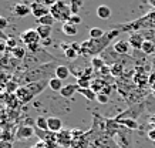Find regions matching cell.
Here are the masks:
<instances>
[{"label": "cell", "mask_w": 155, "mask_h": 148, "mask_svg": "<svg viewBox=\"0 0 155 148\" xmlns=\"http://www.w3.org/2000/svg\"><path fill=\"white\" fill-rule=\"evenodd\" d=\"M0 38H2V40H7V36H6V34L2 31V30H0Z\"/></svg>", "instance_id": "obj_44"}, {"label": "cell", "mask_w": 155, "mask_h": 148, "mask_svg": "<svg viewBox=\"0 0 155 148\" xmlns=\"http://www.w3.org/2000/svg\"><path fill=\"white\" fill-rule=\"evenodd\" d=\"M105 31L103 29H98V27H93V29L90 30V38H100L103 37Z\"/></svg>", "instance_id": "obj_32"}, {"label": "cell", "mask_w": 155, "mask_h": 148, "mask_svg": "<svg viewBox=\"0 0 155 148\" xmlns=\"http://www.w3.org/2000/svg\"><path fill=\"white\" fill-rule=\"evenodd\" d=\"M97 101H98L100 104H107L108 101H110V96H107V94H97Z\"/></svg>", "instance_id": "obj_35"}, {"label": "cell", "mask_w": 155, "mask_h": 148, "mask_svg": "<svg viewBox=\"0 0 155 148\" xmlns=\"http://www.w3.org/2000/svg\"><path fill=\"white\" fill-rule=\"evenodd\" d=\"M20 40L24 46H30V44H36V43H40L41 38L38 36L37 30L36 29H28V30H24L23 33L20 34Z\"/></svg>", "instance_id": "obj_7"}, {"label": "cell", "mask_w": 155, "mask_h": 148, "mask_svg": "<svg viewBox=\"0 0 155 148\" xmlns=\"http://www.w3.org/2000/svg\"><path fill=\"white\" fill-rule=\"evenodd\" d=\"M36 30H37V33L41 40L50 38V34H51V27H50V26H41V24H38Z\"/></svg>", "instance_id": "obj_22"}, {"label": "cell", "mask_w": 155, "mask_h": 148, "mask_svg": "<svg viewBox=\"0 0 155 148\" xmlns=\"http://www.w3.org/2000/svg\"><path fill=\"white\" fill-rule=\"evenodd\" d=\"M50 15L61 23H67L73 13H71L70 5H67L66 2H57L56 5L50 7Z\"/></svg>", "instance_id": "obj_5"}, {"label": "cell", "mask_w": 155, "mask_h": 148, "mask_svg": "<svg viewBox=\"0 0 155 148\" xmlns=\"http://www.w3.org/2000/svg\"><path fill=\"white\" fill-rule=\"evenodd\" d=\"M122 74H124V66H122V63H115V64H111V76L120 78Z\"/></svg>", "instance_id": "obj_25"}, {"label": "cell", "mask_w": 155, "mask_h": 148, "mask_svg": "<svg viewBox=\"0 0 155 148\" xmlns=\"http://www.w3.org/2000/svg\"><path fill=\"white\" fill-rule=\"evenodd\" d=\"M54 21H56V19L51 15H47V16H44V17H41V19H38V24H41V26H50V27H53Z\"/></svg>", "instance_id": "obj_31"}, {"label": "cell", "mask_w": 155, "mask_h": 148, "mask_svg": "<svg viewBox=\"0 0 155 148\" xmlns=\"http://www.w3.org/2000/svg\"><path fill=\"white\" fill-rule=\"evenodd\" d=\"M70 76V68L64 64H58V67L56 68V77L57 78H60L61 81L63 80H67Z\"/></svg>", "instance_id": "obj_19"}, {"label": "cell", "mask_w": 155, "mask_h": 148, "mask_svg": "<svg viewBox=\"0 0 155 148\" xmlns=\"http://www.w3.org/2000/svg\"><path fill=\"white\" fill-rule=\"evenodd\" d=\"M114 29L120 30L121 33H137L140 30H154L155 29V9L150 10L148 13L144 16L138 17V19L128 21V23H122Z\"/></svg>", "instance_id": "obj_3"}, {"label": "cell", "mask_w": 155, "mask_h": 148, "mask_svg": "<svg viewBox=\"0 0 155 148\" xmlns=\"http://www.w3.org/2000/svg\"><path fill=\"white\" fill-rule=\"evenodd\" d=\"M7 53H10V56L13 58L19 60V61H23L24 58H26V56H27V48H24L23 46H16V47L12 48Z\"/></svg>", "instance_id": "obj_15"}, {"label": "cell", "mask_w": 155, "mask_h": 148, "mask_svg": "<svg viewBox=\"0 0 155 148\" xmlns=\"http://www.w3.org/2000/svg\"><path fill=\"white\" fill-rule=\"evenodd\" d=\"M117 121V120H115ZM118 123L124 127V128L130 130V131H132V130H138L140 128V124L137 123V120H132V118H124V120H118Z\"/></svg>", "instance_id": "obj_18"}, {"label": "cell", "mask_w": 155, "mask_h": 148, "mask_svg": "<svg viewBox=\"0 0 155 148\" xmlns=\"http://www.w3.org/2000/svg\"><path fill=\"white\" fill-rule=\"evenodd\" d=\"M144 41H145V38H144V36H142L141 31L131 33L130 34V37H128V43H130V46H131L132 48H135V50H141Z\"/></svg>", "instance_id": "obj_11"}, {"label": "cell", "mask_w": 155, "mask_h": 148, "mask_svg": "<svg viewBox=\"0 0 155 148\" xmlns=\"http://www.w3.org/2000/svg\"><path fill=\"white\" fill-rule=\"evenodd\" d=\"M67 23H70V24H73V26H77V24H80L81 23V17L78 15H73L70 17V20L67 21Z\"/></svg>", "instance_id": "obj_36"}, {"label": "cell", "mask_w": 155, "mask_h": 148, "mask_svg": "<svg viewBox=\"0 0 155 148\" xmlns=\"http://www.w3.org/2000/svg\"><path fill=\"white\" fill-rule=\"evenodd\" d=\"M84 6V0H71L70 2V9L73 15H78V12L81 10V7Z\"/></svg>", "instance_id": "obj_29"}, {"label": "cell", "mask_w": 155, "mask_h": 148, "mask_svg": "<svg viewBox=\"0 0 155 148\" xmlns=\"http://www.w3.org/2000/svg\"><path fill=\"white\" fill-rule=\"evenodd\" d=\"M58 67V61H51L41 64L38 67H34L27 71H16L13 74V80L20 86H26L30 83H37L50 80L53 77H56V68Z\"/></svg>", "instance_id": "obj_1"}, {"label": "cell", "mask_w": 155, "mask_h": 148, "mask_svg": "<svg viewBox=\"0 0 155 148\" xmlns=\"http://www.w3.org/2000/svg\"><path fill=\"white\" fill-rule=\"evenodd\" d=\"M6 46H7V51H10L12 48H14L16 46H17V40L14 37H7V40H6Z\"/></svg>", "instance_id": "obj_34"}, {"label": "cell", "mask_w": 155, "mask_h": 148, "mask_svg": "<svg viewBox=\"0 0 155 148\" xmlns=\"http://www.w3.org/2000/svg\"><path fill=\"white\" fill-rule=\"evenodd\" d=\"M48 87L51 88L53 91H58L60 93L61 90H63V81H61L60 78H57V77H53V78H50L48 80Z\"/></svg>", "instance_id": "obj_24"}, {"label": "cell", "mask_w": 155, "mask_h": 148, "mask_svg": "<svg viewBox=\"0 0 155 148\" xmlns=\"http://www.w3.org/2000/svg\"><path fill=\"white\" fill-rule=\"evenodd\" d=\"M7 24H9L7 19H6V17H2V16H0V30H2V31H3V30H5L6 27H7Z\"/></svg>", "instance_id": "obj_38"}, {"label": "cell", "mask_w": 155, "mask_h": 148, "mask_svg": "<svg viewBox=\"0 0 155 148\" xmlns=\"http://www.w3.org/2000/svg\"><path fill=\"white\" fill-rule=\"evenodd\" d=\"M30 148H41V145H40V144H36V145H33V147H30Z\"/></svg>", "instance_id": "obj_46"}, {"label": "cell", "mask_w": 155, "mask_h": 148, "mask_svg": "<svg viewBox=\"0 0 155 148\" xmlns=\"http://www.w3.org/2000/svg\"><path fill=\"white\" fill-rule=\"evenodd\" d=\"M147 135H148V138H150L151 141H152V143L155 144V128H152V127H151V128L148 130V133H147Z\"/></svg>", "instance_id": "obj_39"}, {"label": "cell", "mask_w": 155, "mask_h": 148, "mask_svg": "<svg viewBox=\"0 0 155 148\" xmlns=\"http://www.w3.org/2000/svg\"><path fill=\"white\" fill-rule=\"evenodd\" d=\"M30 9H31V15H33L37 20L41 19V17H44V16L50 15V9L46 7V6H43L41 3H38L37 0L30 5Z\"/></svg>", "instance_id": "obj_9"}, {"label": "cell", "mask_w": 155, "mask_h": 148, "mask_svg": "<svg viewBox=\"0 0 155 148\" xmlns=\"http://www.w3.org/2000/svg\"><path fill=\"white\" fill-rule=\"evenodd\" d=\"M64 56H66L67 60H75L77 57H80V54L75 51L74 48H71V46L68 48H67L66 51H64Z\"/></svg>", "instance_id": "obj_33"}, {"label": "cell", "mask_w": 155, "mask_h": 148, "mask_svg": "<svg viewBox=\"0 0 155 148\" xmlns=\"http://www.w3.org/2000/svg\"><path fill=\"white\" fill-rule=\"evenodd\" d=\"M131 134V131L127 128H124V127H121V128L118 130L117 133L114 134L113 140L115 141V143L120 145L121 148H132V141L131 138L128 137Z\"/></svg>", "instance_id": "obj_6"}, {"label": "cell", "mask_w": 155, "mask_h": 148, "mask_svg": "<svg viewBox=\"0 0 155 148\" xmlns=\"http://www.w3.org/2000/svg\"><path fill=\"white\" fill-rule=\"evenodd\" d=\"M2 137H3V131H2V128H0V141H2Z\"/></svg>", "instance_id": "obj_47"}, {"label": "cell", "mask_w": 155, "mask_h": 148, "mask_svg": "<svg viewBox=\"0 0 155 148\" xmlns=\"http://www.w3.org/2000/svg\"><path fill=\"white\" fill-rule=\"evenodd\" d=\"M113 48L115 50L117 54H120V56H127L128 53H130L131 46H130V43H128V40H118V41L114 43Z\"/></svg>", "instance_id": "obj_13"}, {"label": "cell", "mask_w": 155, "mask_h": 148, "mask_svg": "<svg viewBox=\"0 0 155 148\" xmlns=\"http://www.w3.org/2000/svg\"><path fill=\"white\" fill-rule=\"evenodd\" d=\"M34 134H36V131H34V128L31 125L21 124L19 125V128L16 130V137L14 138L19 140V141H27L31 137H34Z\"/></svg>", "instance_id": "obj_8"}, {"label": "cell", "mask_w": 155, "mask_h": 148, "mask_svg": "<svg viewBox=\"0 0 155 148\" xmlns=\"http://www.w3.org/2000/svg\"><path fill=\"white\" fill-rule=\"evenodd\" d=\"M61 31L66 34V36H75V34H77V27L73 26V24H70V23H63Z\"/></svg>", "instance_id": "obj_28"}, {"label": "cell", "mask_w": 155, "mask_h": 148, "mask_svg": "<svg viewBox=\"0 0 155 148\" xmlns=\"http://www.w3.org/2000/svg\"><path fill=\"white\" fill-rule=\"evenodd\" d=\"M78 93H80L83 97H85L88 101H95L97 100V94L91 88H78Z\"/></svg>", "instance_id": "obj_26"}, {"label": "cell", "mask_w": 155, "mask_h": 148, "mask_svg": "<svg viewBox=\"0 0 155 148\" xmlns=\"http://www.w3.org/2000/svg\"><path fill=\"white\" fill-rule=\"evenodd\" d=\"M121 34V31L117 29H113L111 31H105L103 37L100 38H88L81 43V51H80V57L81 56H101L108 47L110 43L113 41L115 37H118Z\"/></svg>", "instance_id": "obj_2"}, {"label": "cell", "mask_w": 155, "mask_h": 148, "mask_svg": "<svg viewBox=\"0 0 155 148\" xmlns=\"http://www.w3.org/2000/svg\"><path fill=\"white\" fill-rule=\"evenodd\" d=\"M141 50L144 51V54H147V56L154 54V53H155V43H154V41H151V40H145V41H144V44H142Z\"/></svg>", "instance_id": "obj_27"}, {"label": "cell", "mask_w": 155, "mask_h": 148, "mask_svg": "<svg viewBox=\"0 0 155 148\" xmlns=\"http://www.w3.org/2000/svg\"><path fill=\"white\" fill-rule=\"evenodd\" d=\"M0 148H13V144L10 143V141L2 140V141H0Z\"/></svg>", "instance_id": "obj_41"}, {"label": "cell", "mask_w": 155, "mask_h": 148, "mask_svg": "<svg viewBox=\"0 0 155 148\" xmlns=\"http://www.w3.org/2000/svg\"><path fill=\"white\" fill-rule=\"evenodd\" d=\"M51 37L50 38H44V40H41V41H40V44H41V47H46V46H48V44H51Z\"/></svg>", "instance_id": "obj_42"}, {"label": "cell", "mask_w": 155, "mask_h": 148, "mask_svg": "<svg viewBox=\"0 0 155 148\" xmlns=\"http://www.w3.org/2000/svg\"><path fill=\"white\" fill-rule=\"evenodd\" d=\"M147 3H148L152 9H155V0H147Z\"/></svg>", "instance_id": "obj_43"}, {"label": "cell", "mask_w": 155, "mask_h": 148, "mask_svg": "<svg viewBox=\"0 0 155 148\" xmlns=\"http://www.w3.org/2000/svg\"><path fill=\"white\" fill-rule=\"evenodd\" d=\"M13 80V74L10 71L0 70V90H6V86Z\"/></svg>", "instance_id": "obj_17"}, {"label": "cell", "mask_w": 155, "mask_h": 148, "mask_svg": "<svg viewBox=\"0 0 155 148\" xmlns=\"http://www.w3.org/2000/svg\"><path fill=\"white\" fill-rule=\"evenodd\" d=\"M38 3H41L43 6H46V7H48V9H50V7H51V6H54L57 3V0H37Z\"/></svg>", "instance_id": "obj_37"}, {"label": "cell", "mask_w": 155, "mask_h": 148, "mask_svg": "<svg viewBox=\"0 0 155 148\" xmlns=\"http://www.w3.org/2000/svg\"><path fill=\"white\" fill-rule=\"evenodd\" d=\"M3 53H7V46H6V40L0 38V54H3Z\"/></svg>", "instance_id": "obj_40"}, {"label": "cell", "mask_w": 155, "mask_h": 148, "mask_svg": "<svg viewBox=\"0 0 155 148\" xmlns=\"http://www.w3.org/2000/svg\"><path fill=\"white\" fill-rule=\"evenodd\" d=\"M57 2H64V0H57Z\"/></svg>", "instance_id": "obj_48"}, {"label": "cell", "mask_w": 155, "mask_h": 148, "mask_svg": "<svg viewBox=\"0 0 155 148\" xmlns=\"http://www.w3.org/2000/svg\"><path fill=\"white\" fill-rule=\"evenodd\" d=\"M105 64H107V63H105V60H104L101 56H95V57L91 58V67H93L94 70H97V71H100Z\"/></svg>", "instance_id": "obj_23"}, {"label": "cell", "mask_w": 155, "mask_h": 148, "mask_svg": "<svg viewBox=\"0 0 155 148\" xmlns=\"http://www.w3.org/2000/svg\"><path fill=\"white\" fill-rule=\"evenodd\" d=\"M13 15L17 16V17H26V16L31 15L30 5H26V3H16V5L13 6Z\"/></svg>", "instance_id": "obj_12"}, {"label": "cell", "mask_w": 155, "mask_h": 148, "mask_svg": "<svg viewBox=\"0 0 155 148\" xmlns=\"http://www.w3.org/2000/svg\"><path fill=\"white\" fill-rule=\"evenodd\" d=\"M73 134L71 131H60V133H57V144H58V147H71V144H73Z\"/></svg>", "instance_id": "obj_10"}, {"label": "cell", "mask_w": 155, "mask_h": 148, "mask_svg": "<svg viewBox=\"0 0 155 148\" xmlns=\"http://www.w3.org/2000/svg\"><path fill=\"white\" fill-rule=\"evenodd\" d=\"M150 123H151V125H152V128H155V117H152V118L150 120Z\"/></svg>", "instance_id": "obj_45"}, {"label": "cell", "mask_w": 155, "mask_h": 148, "mask_svg": "<svg viewBox=\"0 0 155 148\" xmlns=\"http://www.w3.org/2000/svg\"><path fill=\"white\" fill-rule=\"evenodd\" d=\"M47 121H48V131L57 134L63 130V120L58 118V117H50V118H47Z\"/></svg>", "instance_id": "obj_14"}, {"label": "cell", "mask_w": 155, "mask_h": 148, "mask_svg": "<svg viewBox=\"0 0 155 148\" xmlns=\"http://www.w3.org/2000/svg\"><path fill=\"white\" fill-rule=\"evenodd\" d=\"M75 93H78V86L77 84H67L63 87V90L60 91V94L66 98H71Z\"/></svg>", "instance_id": "obj_16"}, {"label": "cell", "mask_w": 155, "mask_h": 148, "mask_svg": "<svg viewBox=\"0 0 155 148\" xmlns=\"http://www.w3.org/2000/svg\"><path fill=\"white\" fill-rule=\"evenodd\" d=\"M95 13H97V16H98L101 20H107L111 17V9L108 7V6L105 5H101L97 7V10H95Z\"/></svg>", "instance_id": "obj_20"}, {"label": "cell", "mask_w": 155, "mask_h": 148, "mask_svg": "<svg viewBox=\"0 0 155 148\" xmlns=\"http://www.w3.org/2000/svg\"><path fill=\"white\" fill-rule=\"evenodd\" d=\"M46 87H48V80L44 81H37V83H30L26 86H20L16 91V97L20 101V104H28L38 96L43 91L46 90Z\"/></svg>", "instance_id": "obj_4"}, {"label": "cell", "mask_w": 155, "mask_h": 148, "mask_svg": "<svg viewBox=\"0 0 155 148\" xmlns=\"http://www.w3.org/2000/svg\"><path fill=\"white\" fill-rule=\"evenodd\" d=\"M91 77H85V76H81V77H77V81L75 84L78 86V88H91Z\"/></svg>", "instance_id": "obj_21"}, {"label": "cell", "mask_w": 155, "mask_h": 148, "mask_svg": "<svg viewBox=\"0 0 155 148\" xmlns=\"http://www.w3.org/2000/svg\"><path fill=\"white\" fill-rule=\"evenodd\" d=\"M36 128L41 130V131H48V121H47V118H44L43 115L37 117V120H36Z\"/></svg>", "instance_id": "obj_30"}]
</instances>
